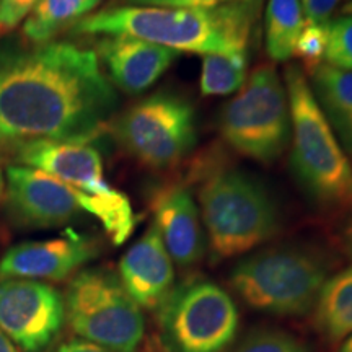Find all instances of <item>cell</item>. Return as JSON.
Masks as SVG:
<instances>
[{"instance_id":"1","label":"cell","mask_w":352,"mask_h":352,"mask_svg":"<svg viewBox=\"0 0 352 352\" xmlns=\"http://www.w3.org/2000/svg\"><path fill=\"white\" fill-rule=\"evenodd\" d=\"M116 108V90L95 51L67 41L0 47V147L90 144Z\"/></svg>"},{"instance_id":"2","label":"cell","mask_w":352,"mask_h":352,"mask_svg":"<svg viewBox=\"0 0 352 352\" xmlns=\"http://www.w3.org/2000/svg\"><path fill=\"white\" fill-rule=\"evenodd\" d=\"M259 0L214 8L113 6L77 21L70 34L132 36L195 54H239L248 50Z\"/></svg>"},{"instance_id":"3","label":"cell","mask_w":352,"mask_h":352,"mask_svg":"<svg viewBox=\"0 0 352 352\" xmlns=\"http://www.w3.org/2000/svg\"><path fill=\"white\" fill-rule=\"evenodd\" d=\"M290 109V166L303 191L324 208H352V164L315 100L305 72L284 74Z\"/></svg>"},{"instance_id":"4","label":"cell","mask_w":352,"mask_h":352,"mask_svg":"<svg viewBox=\"0 0 352 352\" xmlns=\"http://www.w3.org/2000/svg\"><path fill=\"white\" fill-rule=\"evenodd\" d=\"M197 201L215 259L240 256L272 239L279 228V210L270 191L245 170H208Z\"/></svg>"},{"instance_id":"5","label":"cell","mask_w":352,"mask_h":352,"mask_svg":"<svg viewBox=\"0 0 352 352\" xmlns=\"http://www.w3.org/2000/svg\"><path fill=\"white\" fill-rule=\"evenodd\" d=\"M331 263L318 250L284 245L261 250L232 270L230 284L254 310L300 316L314 310Z\"/></svg>"},{"instance_id":"6","label":"cell","mask_w":352,"mask_h":352,"mask_svg":"<svg viewBox=\"0 0 352 352\" xmlns=\"http://www.w3.org/2000/svg\"><path fill=\"white\" fill-rule=\"evenodd\" d=\"M222 139L240 155L271 164L290 144V109L284 82L272 65H259L219 116Z\"/></svg>"},{"instance_id":"7","label":"cell","mask_w":352,"mask_h":352,"mask_svg":"<svg viewBox=\"0 0 352 352\" xmlns=\"http://www.w3.org/2000/svg\"><path fill=\"white\" fill-rule=\"evenodd\" d=\"M116 142L153 170L173 168L197 144L196 111L184 96L157 91L111 121Z\"/></svg>"},{"instance_id":"8","label":"cell","mask_w":352,"mask_h":352,"mask_svg":"<svg viewBox=\"0 0 352 352\" xmlns=\"http://www.w3.org/2000/svg\"><path fill=\"white\" fill-rule=\"evenodd\" d=\"M65 318L77 336L113 352H135L145 320L121 280L107 270L74 276L65 292Z\"/></svg>"},{"instance_id":"9","label":"cell","mask_w":352,"mask_h":352,"mask_svg":"<svg viewBox=\"0 0 352 352\" xmlns=\"http://www.w3.org/2000/svg\"><path fill=\"white\" fill-rule=\"evenodd\" d=\"M158 310L164 341L171 352H223L239 331L235 302L208 279L173 287Z\"/></svg>"},{"instance_id":"10","label":"cell","mask_w":352,"mask_h":352,"mask_svg":"<svg viewBox=\"0 0 352 352\" xmlns=\"http://www.w3.org/2000/svg\"><path fill=\"white\" fill-rule=\"evenodd\" d=\"M64 320V298L52 285L33 279L0 280V329L21 351H43Z\"/></svg>"},{"instance_id":"11","label":"cell","mask_w":352,"mask_h":352,"mask_svg":"<svg viewBox=\"0 0 352 352\" xmlns=\"http://www.w3.org/2000/svg\"><path fill=\"white\" fill-rule=\"evenodd\" d=\"M6 202L20 226L46 228L69 222L80 212L77 196L67 184L30 166H8Z\"/></svg>"},{"instance_id":"12","label":"cell","mask_w":352,"mask_h":352,"mask_svg":"<svg viewBox=\"0 0 352 352\" xmlns=\"http://www.w3.org/2000/svg\"><path fill=\"white\" fill-rule=\"evenodd\" d=\"M95 254V241L72 230L57 239L25 241L12 246L0 259V280H64Z\"/></svg>"},{"instance_id":"13","label":"cell","mask_w":352,"mask_h":352,"mask_svg":"<svg viewBox=\"0 0 352 352\" xmlns=\"http://www.w3.org/2000/svg\"><path fill=\"white\" fill-rule=\"evenodd\" d=\"M96 57L104 65L109 82L127 95H140L160 80L179 52L144 39L103 36L96 43Z\"/></svg>"},{"instance_id":"14","label":"cell","mask_w":352,"mask_h":352,"mask_svg":"<svg viewBox=\"0 0 352 352\" xmlns=\"http://www.w3.org/2000/svg\"><path fill=\"white\" fill-rule=\"evenodd\" d=\"M20 165L44 171L87 195L113 188L103 173L100 152L88 142H30L13 151Z\"/></svg>"},{"instance_id":"15","label":"cell","mask_w":352,"mask_h":352,"mask_svg":"<svg viewBox=\"0 0 352 352\" xmlns=\"http://www.w3.org/2000/svg\"><path fill=\"white\" fill-rule=\"evenodd\" d=\"M153 226L171 259L182 267L196 264L204 254L201 212L192 192L183 184L160 188L151 201Z\"/></svg>"},{"instance_id":"16","label":"cell","mask_w":352,"mask_h":352,"mask_svg":"<svg viewBox=\"0 0 352 352\" xmlns=\"http://www.w3.org/2000/svg\"><path fill=\"white\" fill-rule=\"evenodd\" d=\"M120 280L145 310H158L168 298L175 287L173 259L153 223L121 258Z\"/></svg>"},{"instance_id":"17","label":"cell","mask_w":352,"mask_h":352,"mask_svg":"<svg viewBox=\"0 0 352 352\" xmlns=\"http://www.w3.org/2000/svg\"><path fill=\"white\" fill-rule=\"evenodd\" d=\"M315 327L329 342L352 334V264L329 276L314 307Z\"/></svg>"},{"instance_id":"18","label":"cell","mask_w":352,"mask_h":352,"mask_svg":"<svg viewBox=\"0 0 352 352\" xmlns=\"http://www.w3.org/2000/svg\"><path fill=\"white\" fill-rule=\"evenodd\" d=\"M101 2L103 0H39L23 21L21 34L30 44L50 43L94 13Z\"/></svg>"},{"instance_id":"19","label":"cell","mask_w":352,"mask_h":352,"mask_svg":"<svg viewBox=\"0 0 352 352\" xmlns=\"http://www.w3.org/2000/svg\"><path fill=\"white\" fill-rule=\"evenodd\" d=\"M305 23L300 0H267L264 33L266 51L272 60L285 63L294 57V47Z\"/></svg>"},{"instance_id":"20","label":"cell","mask_w":352,"mask_h":352,"mask_svg":"<svg viewBox=\"0 0 352 352\" xmlns=\"http://www.w3.org/2000/svg\"><path fill=\"white\" fill-rule=\"evenodd\" d=\"M74 192H76L80 209L98 219L114 245L126 243L134 232L135 215L129 197L124 192L114 188L96 192V195H87L77 189H74Z\"/></svg>"},{"instance_id":"21","label":"cell","mask_w":352,"mask_h":352,"mask_svg":"<svg viewBox=\"0 0 352 352\" xmlns=\"http://www.w3.org/2000/svg\"><path fill=\"white\" fill-rule=\"evenodd\" d=\"M305 76L327 120H336L352 113V70L321 63L307 69Z\"/></svg>"},{"instance_id":"22","label":"cell","mask_w":352,"mask_h":352,"mask_svg":"<svg viewBox=\"0 0 352 352\" xmlns=\"http://www.w3.org/2000/svg\"><path fill=\"white\" fill-rule=\"evenodd\" d=\"M246 52L202 56L199 83L202 96H226L240 90L246 82Z\"/></svg>"},{"instance_id":"23","label":"cell","mask_w":352,"mask_h":352,"mask_svg":"<svg viewBox=\"0 0 352 352\" xmlns=\"http://www.w3.org/2000/svg\"><path fill=\"white\" fill-rule=\"evenodd\" d=\"M228 352H310V349L283 329L259 328L250 331Z\"/></svg>"},{"instance_id":"24","label":"cell","mask_w":352,"mask_h":352,"mask_svg":"<svg viewBox=\"0 0 352 352\" xmlns=\"http://www.w3.org/2000/svg\"><path fill=\"white\" fill-rule=\"evenodd\" d=\"M328 47L323 63L333 67L352 70V15L342 13L329 20Z\"/></svg>"},{"instance_id":"25","label":"cell","mask_w":352,"mask_h":352,"mask_svg":"<svg viewBox=\"0 0 352 352\" xmlns=\"http://www.w3.org/2000/svg\"><path fill=\"white\" fill-rule=\"evenodd\" d=\"M327 25L305 23L302 33L298 34L296 47H294V57L303 60L307 69L323 63L324 52L328 47Z\"/></svg>"},{"instance_id":"26","label":"cell","mask_w":352,"mask_h":352,"mask_svg":"<svg viewBox=\"0 0 352 352\" xmlns=\"http://www.w3.org/2000/svg\"><path fill=\"white\" fill-rule=\"evenodd\" d=\"M39 0H0V34L16 28L32 13Z\"/></svg>"},{"instance_id":"27","label":"cell","mask_w":352,"mask_h":352,"mask_svg":"<svg viewBox=\"0 0 352 352\" xmlns=\"http://www.w3.org/2000/svg\"><path fill=\"white\" fill-rule=\"evenodd\" d=\"M122 6L168 7V8H214L245 0H121Z\"/></svg>"},{"instance_id":"28","label":"cell","mask_w":352,"mask_h":352,"mask_svg":"<svg viewBox=\"0 0 352 352\" xmlns=\"http://www.w3.org/2000/svg\"><path fill=\"white\" fill-rule=\"evenodd\" d=\"M341 0H300L307 23L327 25Z\"/></svg>"},{"instance_id":"29","label":"cell","mask_w":352,"mask_h":352,"mask_svg":"<svg viewBox=\"0 0 352 352\" xmlns=\"http://www.w3.org/2000/svg\"><path fill=\"white\" fill-rule=\"evenodd\" d=\"M331 124L334 134H336L338 140H340L342 151L346 152L347 158L352 164V113L347 116L336 118V120H328Z\"/></svg>"},{"instance_id":"30","label":"cell","mask_w":352,"mask_h":352,"mask_svg":"<svg viewBox=\"0 0 352 352\" xmlns=\"http://www.w3.org/2000/svg\"><path fill=\"white\" fill-rule=\"evenodd\" d=\"M56 352H113L107 349V347L94 344V342L85 341V340H78V341H69L64 342L57 347Z\"/></svg>"},{"instance_id":"31","label":"cell","mask_w":352,"mask_h":352,"mask_svg":"<svg viewBox=\"0 0 352 352\" xmlns=\"http://www.w3.org/2000/svg\"><path fill=\"white\" fill-rule=\"evenodd\" d=\"M342 245H344L347 254L352 258V215L342 228Z\"/></svg>"},{"instance_id":"32","label":"cell","mask_w":352,"mask_h":352,"mask_svg":"<svg viewBox=\"0 0 352 352\" xmlns=\"http://www.w3.org/2000/svg\"><path fill=\"white\" fill-rule=\"evenodd\" d=\"M0 352H20L19 347L15 346V342L2 329H0Z\"/></svg>"},{"instance_id":"33","label":"cell","mask_w":352,"mask_h":352,"mask_svg":"<svg viewBox=\"0 0 352 352\" xmlns=\"http://www.w3.org/2000/svg\"><path fill=\"white\" fill-rule=\"evenodd\" d=\"M338 352H352V334L351 336H347L344 341H341V346Z\"/></svg>"},{"instance_id":"34","label":"cell","mask_w":352,"mask_h":352,"mask_svg":"<svg viewBox=\"0 0 352 352\" xmlns=\"http://www.w3.org/2000/svg\"><path fill=\"white\" fill-rule=\"evenodd\" d=\"M342 13H349V15H352V0H351V2H347L344 7H342Z\"/></svg>"},{"instance_id":"35","label":"cell","mask_w":352,"mask_h":352,"mask_svg":"<svg viewBox=\"0 0 352 352\" xmlns=\"http://www.w3.org/2000/svg\"><path fill=\"white\" fill-rule=\"evenodd\" d=\"M3 189V178H2V171H0V192H2Z\"/></svg>"}]
</instances>
